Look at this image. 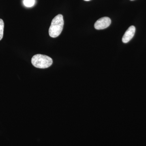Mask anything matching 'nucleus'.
Segmentation results:
<instances>
[{
    "label": "nucleus",
    "mask_w": 146,
    "mask_h": 146,
    "mask_svg": "<svg viewBox=\"0 0 146 146\" xmlns=\"http://www.w3.org/2000/svg\"><path fill=\"white\" fill-rule=\"evenodd\" d=\"M64 20L63 15L58 14L52 21L49 30V34L51 37L55 38L59 36L63 31Z\"/></svg>",
    "instance_id": "f257e3e1"
},
{
    "label": "nucleus",
    "mask_w": 146,
    "mask_h": 146,
    "mask_svg": "<svg viewBox=\"0 0 146 146\" xmlns=\"http://www.w3.org/2000/svg\"><path fill=\"white\" fill-rule=\"evenodd\" d=\"M52 59L51 58L45 55L37 54L32 58L31 63L35 68L45 69L49 68L52 65Z\"/></svg>",
    "instance_id": "f03ea898"
},
{
    "label": "nucleus",
    "mask_w": 146,
    "mask_h": 146,
    "mask_svg": "<svg viewBox=\"0 0 146 146\" xmlns=\"http://www.w3.org/2000/svg\"><path fill=\"white\" fill-rule=\"evenodd\" d=\"M111 19L107 17L100 18L96 22L94 27L96 29H104L107 28L111 24Z\"/></svg>",
    "instance_id": "7ed1b4c3"
},
{
    "label": "nucleus",
    "mask_w": 146,
    "mask_h": 146,
    "mask_svg": "<svg viewBox=\"0 0 146 146\" xmlns=\"http://www.w3.org/2000/svg\"><path fill=\"white\" fill-rule=\"evenodd\" d=\"M136 31L135 27L131 26L128 29L123 36L122 42L124 43H128L133 38Z\"/></svg>",
    "instance_id": "20e7f679"
},
{
    "label": "nucleus",
    "mask_w": 146,
    "mask_h": 146,
    "mask_svg": "<svg viewBox=\"0 0 146 146\" xmlns=\"http://www.w3.org/2000/svg\"><path fill=\"white\" fill-rule=\"evenodd\" d=\"M23 4L27 7H32L35 4V0H24Z\"/></svg>",
    "instance_id": "39448f33"
},
{
    "label": "nucleus",
    "mask_w": 146,
    "mask_h": 146,
    "mask_svg": "<svg viewBox=\"0 0 146 146\" xmlns=\"http://www.w3.org/2000/svg\"><path fill=\"white\" fill-rule=\"evenodd\" d=\"M4 23L2 19H0V41L2 39L3 36Z\"/></svg>",
    "instance_id": "423d86ee"
},
{
    "label": "nucleus",
    "mask_w": 146,
    "mask_h": 146,
    "mask_svg": "<svg viewBox=\"0 0 146 146\" xmlns=\"http://www.w3.org/2000/svg\"><path fill=\"white\" fill-rule=\"evenodd\" d=\"M84 1H90V0H84Z\"/></svg>",
    "instance_id": "0eeeda50"
},
{
    "label": "nucleus",
    "mask_w": 146,
    "mask_h": 146,
    "mask_svg": "<svg viewBox=\"0 0 146 146\" xmlns=\"http://www.w3.org/2000/svg\"><path fill=\"white\" fill-rule=\"evenodd\" d=\"M131 1H134V0H131Z\"/></svg>",
    "instance_id": "6e6552de"
}]
</instances>
